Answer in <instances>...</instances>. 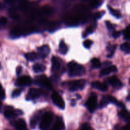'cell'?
I'll list each match as a JSON object with an SVG mask.
<instances>
[{"mask_svg": "<svg viewBox=\"0 0 130 130\" xmlns=\"http://www.w3.org/2000/svg\"><path fill=\"white\" fill-rule=\"evenodd\" d=\"M20 110H14L13 108L12 107L8 106L6 107V109L5 110V116L6 118H8V119H10V118H13L16 116L18 114H22V112H20Z\"/></svg>", "mask_w": 130, "mask_h": 130, "instance_id": "cell-8", "label": "cell"}, {"mask_svg": "<svg viewBox=\"0 0 130 130\" xmlns=\"http://www.w3.org/2000/svg\"><path fill=\"white\" fill-rule=\"evenodd\" d=\"M59 52L61 54L65 55L68 52V47L63 41H61L59 44Z\"/></svg>", "mask_w": 130, "mask_h": 130, "instance_id": "cell-18", "label": "cell"}, {"mask_svg": "<svg viewBox=\"0 0 130 130\" xmlns=\"http://www.w3.org/2000/svg\"><path fill=\"white\" fill-rule=\"evenodd\" d=\"M113 38H118L121 36V32L119 31H115L112 34Z\"/></svg>", "mask_w": 130, "mask_h": 130, "instance_id": "cell-38", "label": "cell"}, {"mask_svg": "<svg viewBox=\"0 0 130 130\" xmlns=\"http://www.w3.org/2000/svg\"><path fill=\"white\" fill-rule=\"evenodd\" d=\"M28 7V2L26 0H22L20 3V8L22 10H25Z\"/></svg>", "mask_w": 130, "mask_h": 130, "instance_id": "cell-28", "label": "cell"}, {"mask_svg": "<svg viewBox=\"0 0 130 130\" xmlns=\"http://www.w3.org/2000/svg\"><path fill=\"white\" fill-rule=\"evenodd\" d=\"M108 81L112 86L116 88H120L122 86V83L120 80L116 76H111L108 78Z\"/></svg>", "mask_w": 130, "mask_h": 130, "instance_id": "cell-11", "label": "cell"}, {"mask_svg": "<svg viewBox=\"0 0 130 130\" xmlns=\"http://www.w3.org/2000/svg\"><path fill=\"white\" fill-rule=\"evenodd\" d=\"M52 99L53 103L61 109H64L65 108V102L63 101L62 96L57 93V92H54L52 95Z\"/></svg>", "mask_w": 130, "mask_h": 130, "instance_id": "cell-6", "label": "cell"}, {"mask_svg": "<svg viewBox=\"0 0 130 130\" xmlns=\"http://www.w3.org/2000/svg\"><path fill=\"white\" fill-rule=\"evenodd\" d=\"M53 119V114L51 112H46L43 115L41 122L40 123V129L41 130H47L52 124Z\"/></svg>", "mask_w": 130, "mask_h": 130, "instance_id": "cell-2", "label": "cell"}, {"mask_svg": "<svg viewBox=\"0 0 130 130\" xmlns=\"http://www.w3.org/2000/svg\"><path fill=\"white\" fill-rule=\"evenodd\" d=\"M37 83L38 85H40L41 86H43V87L46 88L47 89H52V85L51 84L50 81L48 79V77L44 75H41V76H39L36 79Z\"/></svg>", "mask_w": 130, "mask_h": 130, "instance_id": "cell-5", "label": "cell"}, {"mask_svg": "<svg viewBox=\"0 0 130 130\" xmlns=\"http://www.w3.org/2000/svg\"><path fill=\"white\" fill-rule=\"evenodd\" d=\"M36 119H32L31 122H30V126H31V128H35L36 125Z\"/></svg>", "mask_w": 130, "mask_h": 130, "instance_id": "cell-40", "label": "cell"}, {"mask_svg": "<svg viewBox=\"0 0 130 130\" xmlns=\"http://www.w3.org/2000/svg\"><path fill=\"white\" fill-rule=\"evenodd\" d=\"M121 49L122 51L126 53H129V44L128 42H126L124 43L123 44H121Z\"/></svg>", "mask_w": 130, "mask_h": 130, "instance_id": "cell-24", "label": "cell"}, {"mask_svg": "<svg viewBox=\"0 0 130 130\" xmlns=\"http://www.w3.org/2000/svg\"><path fill=\"white\" fill-rule=\"evenodd\" d=\"M22 33V30L20 28L16 27L14 28L11 32V36L13 38H17V37L20 36Z\"/></svg>", "mask_w": 130, "mask_h": 130, "instance_id": "cell-21", "label": "cell"}, {"mask_svg": "<svg viewBox=\"0 0 130 130\" xmlns=\"http://www.w3.org/2000/svg\"><path fill=\"white\" fill-rule=\"evenodd\" d=\"M117 71H118V69L115 66H109V67H105L102 70L101 72H100V76H106V75L109 74L112 72H116Z\"/></svg>", "mask_w": 130, "mask_h": 130, "instance_id": "cell-12", "label": "cell"}, {"mask_svg": "<svg viewBox=\"0 0 130 130\" xmlns=\"http://www.w3.org/2000/svg\"><path fill=\"white\" fill-rule=\"evenodd\" d=\"M1 105H2V104H1V102H0V110H1Z\"/></svg>", "mask_w": 130, "mask_h": 130, "instance_id": "cell-44", "label": "cell"}, {"mask_svg": "<svg viewBox=\"0 0 130 130\" xmlns=\"http://www.w3.org/2000/svg\"><path fill=\"white\" fill-rule=\"evenodd\" d=\"M129 27H127L126 29H124V32H123V35H124V38L126 40H129Z\"/></svg>", "mask_w": 130, "mask_h": 130, "instance_id": "cell-30", "label": "cell"}, {"mask_svg": "<svg viewBox=\"0 0 130 130\" xmlns=\"http://www.w3.org/2000/svg\"><path fill=\"white\" fill-rule=\"evenodd\" d=\"M60 62L59 60L57 57H53L52 58V69L53 71H58L60 69Z\"/></svg>", "mask_w": 130, "mask_h": 130, "instance_id": "cell-16", "label": "cell"}, {"mask_svg": "<svg viewBox=\"0 0 130 130\" xmlns=\"http://www.w3.org/2000/svg\"><path fill=\"white\" fill-rule=\"evenodd\" d=\"M10 16L11 17V18H12V19H17L19 18V14H18L15 11H13V10H11H11H10Z\"/></svg>", "mask_w": 130, "mask_h": 130, "instance_id": "cell-31", "label": "cell"}, {"mask_svg": "<svg viewBox=\"0 0 130 130\" xmlns=\"http://www.w3.org/2000/svg\"><path fill=\"white\" fill-rule=\"evenodd\" d=\"M104 11H100V12H98L96 14V19H100V18H101L104 15Z\"/></svg>", "mask_w": 130, "mask_h": 130, "instance_id": "cell-41", "label": "cell"}, {"mask_svg": "<svg viewBox=\"0 0 130 130\" xmlns=\"http://www.w3.org/2000/svg\"><path fill=\"white\" fill-rule=\"evenodd\" d=\"M38 54L41 58H45L50 53V48L47 45H43L38 48Z\"/></svg>", "mask_w": 130, "mask_h": 130, "instance_id": "cell-10", "label": "cell"}, {"mask_svg": "<svg viewBox=\"0 0 130 130\" xmlns=\"http://www.w3.org/2000/svg\"><path fill=\"white\" fill-rule=\"evenodd\" d=\"M119 114L122 118H123L124 120H126V121H128V119H129V112H128V110H126V109H123V110H122L121 111L119 112Z\"/></svg>", "mask_w": 130, "mask_h": 130, "instance_id": "cell-20", "label": "cell"}, {"mask_svg": "<svg viewBox=\"0 0 130 130\" xmlns=\"http://www.w3.org/2000/svg\"><path fill=\"white\" fill-rule=\"evenodd\" d=\"M86 107L90 112H93L97 106V95L95 93H92L89 96L86 102Z\"/></svg>", "mask_w": 130, "mask_h": 130, "instance_id": "cell-3", "label": "cell"}, {"mask_svg": "<svg viewBox=\"0 0 130 130\" xmlns=\"http://www.w3.org/2000/svg\"><path fill=\"white\" fill-rule=\"evenodd\" d=\"M92 44H93L92 41L88 39V40H86L84 41L83 46L84 47H85L86 48H90V47L91 46V45H92Z\"/></svg>", "mask_w": 130, "mask_h": 130, "instance_id": "cell-29", "label": "cell"}, {"mask_svg": "<svg viewBox=\"0 0 130 130\" xmlns=\"http://www.w3.org/2000/svg\"><path fill=\"white\" fill-rule=\"evenodd\" d=\"M108 99H109V103H112V104H118V102L117 100V99L116 98L113 97L112 96H107Z\"/></svg>", "mask_w": 130, "mask_h": 130, "instance_id": "cell-33", "label": "cell"}, {"mask_svg": "<svg viewBox=\"0 0 130 130\" xmlns=\"http://www.w3.org/2000/svg\"><path fill=\"white\" fill-rule=\"evenodd\" d=\"M41 11L44 14H50L52 13V11H53V10H52V8L49 7V6H44L42 8Z\"/></svg>", "mask_w": 130, "mask_h": 130, "instance_id": "cell-27", "label": "cell"}, {"mask_svg": "<svg viewBox=\"0 0 130 130\" xmlns=\"http://www.w3.org/2000/svg\"><path fill=\"white\" fill-rule=\"evenodd\" d=\"M31 82V78L27 76H22L17 79V84L20 86H28Z\"/></svg>", "mask_w": 130, "mask_h": 130, "instance_id": "cell-9", "label": "cell"}, {"mask_svg": "<svg viewBox=\"0 0 130 130\" xmlns=\"http://www.w3.org/2000/svg\"><path fill=\"white\" fill-rule=\"evenodd\" d=\"M90 127H89V126L88 125V124H84L83 126L82 129H81V130H90Z\"/></svg>", "mask_w": 130, "mask_h": 130, "instance_id": "cell-42", "label": "cell"}, {"mask_svg": "<svg viewBox=\"0 0 130 130\" xmlns=\"http://www.w3.org/2000/svg\"><path fill=\"white\" fill-rule=\"evenodd\" d=\"M93 30H94V29L92 27H88L87 29H86V32H85V36H87V34L92 33L93 32Z\"/></svg>", "mask_w": 130, "mask_h": 130, "instance_id": "cell-36", "label": "cell"}, {"mask_svg": "<svg viewBox=\"0 0 130 130\" xmlns=\"http://www.w3.org/2000/svg\"><path fill=\"white\" fill-rule=\"evenodd\" d=\"M91 63H92V66L93 68L98 69L101 66V63L99 58H94L91 60Z\"/></svg>", "mask_w": 130, "mask_h": 130, "instance_id": "cell-23", "label": "cell"}, {"mask_svg": "<svg viewBox=\"0 0 130 130\" xmlns=\"http://www.w3.org/2000/svg\"><path fill=\"white\" fill-rule=\"evenodd\" d=\"M38 55L35 52H30L25 55V58L28 61H30V62H33L35 61L36 60L38 59Z\"/></svg>", "mask_w": 130, "mask_h": 130, "instance_id": "cell-17", "label": "cell"}, {"mask_svg": "<svg viewBox=\"0 0 130 130\" xmlns=\"http://www.w3.org/2000/svg\"><path fill=\"white\" fill-rule=\"evenodd\" d=\"M69 74L71 77L81 76L85 73V68L75 62H71L68 64Z\"/></svg>", "mask_w": 130, "mask_h": 130, "instance_id": "cell-1", "label": "cell"}, {"mask_svg": "<svg viewBox=\"0 0 130 130\" xmlns=\"http://www.w3.org/2000/svg\"><path fill=\"white\" fill-rule=\"evenodd\" d=\"M65 125L61 118L58 117L53 127V130H64Z\"/></svg>", "mask_w": 130, "mask_h": 130, "instance_id": "cell-13", "label": "cell"}, {"mask_svg": "<svg viewBox=\"0 0 130 130\" xmlns=\"http://www.w3.org/2000/svg\"><path fill=\"white\" fill-rule=\"evenodd\" d=\"M108 8H109V11H110V13H111L113 16L116 17H117V18L121 17V14L120 11H118V10H115V9L112 8L110 7V6H108Z\"/></svg>", "mask_w": 130, "mask_h": 130, "instance_id": "cell-22", "label": "cell"}, {"mask_svg": "<svg viewBox=\"0 0 130 130\" xmlns=\"http://www.w3.org/2000/svg\"><path fill=\"white\" fill-rule=\"evenodd\" d=\"M105 23H106L107 27V28L109 29V30H112V29H113L114 28V25H113V24H112L110 22L106 21V22Z\"/></svg>", "mask_w": 130, "mask_h": 130, "instance_id": "cell-37", "label": "cell"}, {"mask_svg": "<svg viewBox=\"0 0 130 130\" xmlns=\"http://www.w3.org/2000/svg\"><path fill=\"white\" fill-rule=\"evenodd\" d=\"M100 0H90V6L92 8H97L100 5Z\"/></svg>", "mask_w": 130, "mask_h": 130, "instance_id": "cell-26", "label": "cell"}, {"mask_svg": "<svg viewBox=\"0 0 130 130\" xmlns=\"http://www.w3.org/2000/svg\"><path fill=\"white\" fill-rule=\"evenodd\" d=\"M92 87L98 89L102 91H106L108 89V86L106 84L103 83L99 82V81H95L92 83Z\"/></svg>", "mask_w": 130, "mask_h": 130, "instance_id": "cell-14", "label": "cell"}, {"mask_svg": "<svg viewBox=\"0 0 130 130\" xmlns=\"http://www.w3.org/2000/svg\"><path fill=\"white\" fill-rule=\"evenodd\" d=\"M109 104V99H108L107 96H104V97H103V99H102L101 102H100V106L101 108L105 107H106Z\"/></svg>", "mask_w": 130, "mask_h": 130, "instance_id": "cell-25", "label": "cell"}, {"mask_svg": "<svg viewBox=\"0 0 130 130\" xmlns=\"http://www.w3.org/2000/svg\"><path fill=\"white\" fill-rule=\"evenodd\" d=\"M4 1H5L6 3L11 5V4H13V3H15V0H4Z\"/></svg>", "mask_w": 130, "mask_h": 130, "instance_id": "cell-43", "label": "cell"}, {"mask_svg": "<svg viewBox=\"0 0 130 130\" xmlns=\"http://www.w3.org/2000/svg\"><path fill=\"white\" fill-rule=\"evenodd\" d=\"M15 126L17 130H27L26 123L22 119H20L16 121L15 123Z\"/></svg>", "mask_w": 130, "mask_h": 130, "instance_id": "cell-15", "label": "cell"}, {"mask_svg": "<svg viewBox=\"0 0 130 130\" xmlns=\"http://www.w3.org/2000/svg\"><path fill=\"white\" fill-rule=\"evenodd\" d=\"M46 67L44 65L41 64V63H36L34 66H33V70L34 72H41L44 71Z\"/></svg>", "mask_w": 130, "mask_h": 130, "instance_id": "cell-19", "label": "cell"}, {"mask_svg": "<svg viewBox=\"0 0 130 130\" xmlns=\"http://www.w3.org/2000/svg\"><path fill=\"white\" fill-rule=\"evenodd\" d=\"M22 92V90L20 89H17L13 91V92L12 93V96L13 97H17V96H19L20 95Z\"/></svg>", "mask_w": 130, "mask_h": 130, "instance_id": "cell-32", "label": "cell"}, {"mask_svg": "<svg viewBox=\"0 0 130 130\" xmlns=\"http://www.w3.org/2000/svg\"><path fill=\"white\" fill-rule=\"evenodd\" d=\"M5 98V91H4V90L3 89L1 85L0 84V99L3 100V99H4Z\"/></svg>", "mask_w": 130, "mask_h": 130, "instance_id": "cell-35", "label": "cell"}, {"mask_svg": "<svg viewBox=\"0 0 130 130\" xmlns=\"http://www.w3.org/2000/svg\"><path fill=\"white\" fill-rule=\"evenodd\" d=\"M8 19L5 17H0V25H5L7 24Z\"/></svg>", "mask_w": 130, "mask_h": 130, "instance_id": "cell-34", "label": "cell"}, {"mask_svg": "<svg viewBox=\"0 0 130 130\" xmlns=\"http://www.w3.org/2000/svg\"><path fill=\"white\" fill-rule=\"evenodd\" d=\"M43 91L41 90L38 88H31L29 90L27 94L28 100H35L41 96Z\"/></svg>", "mask_w": 130, "mask_h": 130, "instance_id": "cell-7", "label": "cell"}, {"mask_svg": "<svg viewBox=\"0 0 130 130\" xmlns=\"http://www.w3.org/2000/svg\"><path fill=\"white\" fill-rule=\"evenodd\" d=\"M22 71V67L21 66H19V67H17V70H16L17 74L20 75V74H21Z\"/></svg>", "mask_w": 130, "mask_h": 130, "instance_id": "cell-39", "label": "cell"}, {"mask_svg": "<svg viewBox=\"0 0 130 130\" xmlns=\"http://www.w3.org/2000/svg\"><path fill=\"white\" fill-rule=\"evenodd\" d=\"M85 85L86 81L85 79L75 80L69 83V88L71 91H74L77 90H82L85 88Z\"/></svg>", "mask_w": 130, "mask_h": 130, "instance_id": "cell-4", "label": "cell"}]
</instances>
